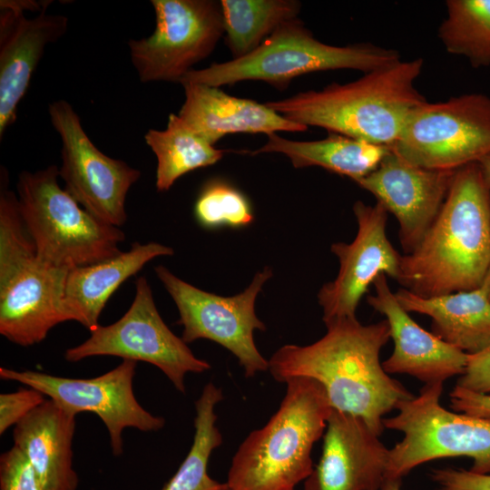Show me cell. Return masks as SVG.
<instances>
[{
	"instance_id": "1",
	"label": "cell",
	"mask_w": 490,
	"mask_h": 490,
	"mask_svg": "<svg viewBox=\"0 0 490 490\" xmlns=\"http://www.w3.org/2000/svg\"><path fill=\"white\" fill-rule=\"evenodd\" d=\"M325 325L327 333L310 345L280 347L269 359V371L281 383L298 377L315 379L332 409L363 418L379 436L384 416L414 397L380 362L390 338L388 322L363 325L355 318Z\"/></svg>"
},
{
	"instance_id": "2",
	"label": "cell",
	"mask_w": 490,
	"mask_h": 490,
	"mask_svg": "<svg viewBox=\"0 0 490 490\" xmlns=\"http://www.w3.org/2000/svg\"><path fill=\"white\" fill-rule=\"evenodd\" d=\"M490 268V190L477 162L458 168L417 247L402 255L404 289L430 298L479 288Z\"/></svg>"
},
{
	"instance_id": "3",
	"label": "cell",
	"mask_w": 490,
	"mask_h": 490,
	"mask_svg": "<svg viewBox=\"0 0 490 490\" xmlns=\"http://www.w3.org/2000/svg\"><path fill=\"white\" fill-rule=\"evenodd\" d=\"M422 58L401 59L353 82L332 83L265 103L283 117L390 148L411 113L426 102L416 87Z\"/></svg>"
},
{
	"instance_id": "4",
	"label": "cell",
	"mask_w": 490,
	"mask_h": 490,
	"mask_svg": "<svg viewBox=\"0 0 490 490\" xmlns=\"http://www.w3.org/2000/svg\"><path fill=\"white\" fill-rule=\"evenodd\" d=\"M268 423L239 446L228 472V490H295L314 466L311 451L332 410L322 385L298 377Z\"/></svg>"
},
{
	"instance_id": "5",
	"label": "cell",
	"mask_w": 490,
	"mask_h": 490,
	"mask_svg": "<svg viewBox=\"0 0 490 490\" xmlns=\"http://www.w3.org/2000/svg\"><path fill=\"white\" fill-rule=\"evenodd\" d=\"M0 176V334L30 347L43 341L59 323L69 321L64 306L71 269L54 266L36 252L8 174Z\"/></svg>"
},
{
	"instance_id": "6",
	"label": "cell",
	"mask_w": 490,
	"mask_h": 490,
	"mask_svg": "<svg viewBox=\"0 0 490 490\" xmlns=\"http://www.w3.org/2000/svg\"><path fill=\"white\" fill-rule=\"evenodd\" d=\"M400 59L397 50L370 43L344 46L322 43L296 18L279 26L246 56L193 69L180 84L220 87L254 80L282 91L293 79L309 73L349 69L365 74Z\"/></svg>"
},
{
	"instance_id": "7",
	"label": "cell",
	"mask_w": 490,
	"mask_h": 490,
	"mask_svg": "<svg viewBox=\"0 0 490 490\" xmlns=\"http://www.w3.org/2000/svg\"><path fill=\"white\" fill-rule=\"evenodd\" d=\"M58 178L54 164L18 175V207L37 255L54 266L73 269L120 254L124 233L83 209L61 188Z\"/></svg>"
},
{
	"instance_id": "8",
	"label": "cell",
	"mask_w": 490,
	"mask_h": 490,
	"mask_svg": "<svg viewBox=\"0 0 490 490\" xmlns=\"http://www.w3.org/2000/svg\"><path fill=\"white\" fill-rule=\"evenodd\" d=\"M443 384L425 385L397 405V415L383 419L385 428L404 435L389 449L386 482H401L417 466L446 457L472 458L471 471L490 474V419L446 410L439 402Z\"/></svg>"
},
{
	"instance_id": "9",
	"label": "cell",
	"mask_w": 490,
	"mask_h": 490,
	"mask_svg": "<svg viewBox=\"0 0 490 490\" xmlns=\"http://www.w3.org/2000/svg\"><path fill=\"white\" fill-rule=\"evenodd\" d=\"M407 162L432 170H457L490 154V97L466 93L426 102L408 116L389 148Z\"/></svg>"
},
{
	"instance_id": "10",
	"label": "cell",
	"mask_w": 490,
	"mask_h": 490,
	"mask_svg": "<svg viewBox=\"0 0 490 490\" xmlns=\"http://www.w3.org/2000/svg\"><path fill=\"white\" fill-rule=\"evenodd\" d=\"M154 270L178 309L185 343L201 338L218 343L237 358L246 377L269 370V360L258 350L253 334L266 329L255 313V301L272 276L270 267L257 272L245 290L231 297L200 289L162 265Z\"/></svg>"
},
{
	"instance_id": "11",
	"label": "cell",
	"mask_w": 490,
	"mask_h": 490,
	"mask_svg": "<svg viewBox=\"0 0 490 490\" xmlns=\"http://www.w3.org/2000/svg\"><path fill=\"white\" fill-rule=\"evenodd\" d=\"M78 346L66 349L68 362H79L95 356H113L143 361L157 367L175 388L185 393V376L202 373L211 365L197 358L162 320L144 277L135 282L134 299L124 315L108 326L98 325Z\"/></svg>"
},
{
	"instance_id": "12",
	"label": "cell",
	"mask_w": 490,
	"mask_h": 490,
	"mask_svg": "<svg viewBox=\"0 0 490 490\" xmlns=\"http://www.w3.org/2000/svg\"><path fill=\"white\" fill-rule=\"evenodd\" d=\"M151 4L154 30L148 37L128 41L131 62L142 83H180L224 35L220 1L152 0Z\"/></svg>"
},
{
	"instance_id": "13",
	"label": "cell",
	"mask_w": 490,
	"mask_h": 490,
	"mask_svg": "<svg viewBox=\"0 0 490 490\" xmlns=\"http://www.w3.org/2000/svg\"><path fill=\"white\" fill-rule=\"evenodd\" d=\"M48 114L61 140L59 177L64 181V190L99 220L122 226L127 220L126 197L140 179L141 171L101 152L67 101L49 103Z\"/></svg>"
},
{
	"instance_id": "14",
	"label": "cell",
	"mask_w": 490,
	"mask_h": 490,
	"mask_svg": "<svg viewBox=\"0 0 490 490\" xmlns=\"http://www.w3.org/2000/svg\"><path fill=\"white\" fill-rule=\"evenodd\" d=\"M137 362L123 359L110 371L93 378H72L34 370L0 368V377L33 387L67 412L97 415L106 426L112 452L122 454V431L126 427L140 431H158L165 419L144 409L137 401L132 382Z\"/></svg>"
},
{
	"instance_id": "15",
	"label": "cell",
	"mask_w": 490,
	"mask_h": 490,
	"mask_svg": "<svg viewBox=\"0 0 490 490\" xmlns=\"http://www.w3.org/2000/svg\"><path fill=\"white\" fill-rule=\"evenodd\" d=\"M353 212L358 222L357 235L350 243L331 244L339 270L335 279L324 284L318 293L325 324L357 318L360 299L380 274L396 281L399 277L402 255L387 238V210L377 201L368 205L357 201Z\"/></svg>"
},
{
	"instance_id": "16",
	"label": "cell",
	"mask_w": 490,
	"mask_h": 490,
	"mask_svg": "<svg viewBox=\"0 0 490 490\" xmlns=\"http://www.w3.org/2000/svg\"><path fill=\"white\" fill-rule=\"evenodd\" d=\"M52 1H0V140L17 117L46 46L68 29V17L51 15Z\"/></svg>"
},
{
	"instance_id": "17",
	"label": "cell",
	"mask_w": 490,
	"mask_h": 490,
	"mask_svg": "<svg viewBox=\"0 0 490 490\" xmlns=\"http://www.w3.org/2000/svg\"><path fill=\"white\" fill-rule=\"evenodd\" d=\"M456 171L418 167L390 150L377 169L356 183L395 216L401 248L409 254L436 220Z\"/></svg>"
},
{
	"instance_id": "18",
	"label": "cell",
	"mask_w": 490,
	"mask_h": 490,
	"mask_svg": "<svg viewBox=\"0 0 490 490\" xmlns=\"http://www.w3.org/2000/svg\"><path fill=\"white\" fill-rule=\"evenodd\" d=\"M323 442L304 490H382L389 449L363 418L332 409Z\"/></svg>"
},
{
	"instance_id": "19",
	"label": "cell",
	"mask_w": 490,
	"mask_h": 490,
	"mask_svg": "<svg viewBox=\"0 0 490 490\" xmlns=\"http://www.w3.org/2000/svg\"><path fill=\"white\" fill-rule=\"evenodd\" d=\"M373 287L368 304L386 317L394 341L393 353L382 362L387 374H407L426 385L464 373L468 354L419 326L396 299L387 275L380 274Z\"/></svg>"
},
{
	"instance_id": "20",
	"label": "cell",
	"mask_w": 490,
	"mask_h": 490,
	"mask_svg": "<svg viewBox=\"0 0 490 490\" xmlns=\"http://www.w3.org/2000/svg\"><path fill=\"white\" fill-rule=\"evenodd\" d=\"M185 99L179 117L198 135L215 145L233 133L304 132L308 127L294 122L266 103L226 93L220 87L184 83Z\"/></svg>"
},
{
	"instance_id": "21",
	"label": "cell",
	"mask_w": 490,
	"mask_h": 490,
	"mask_svg": "<svg viewBox=\"0 0 490 490\" xmlns=\"http://www.w3.org/2000/svg\"><path fill=\"white\" fill-rule=\"evenodd\" d=\"M75 416L48 398L15 426L14 446L29 462L44 490L78 488L72 450Z\"/></svg>"
},
{
	"instance_id": "22",
	"label": "cell",
	"mask_w": 490,
	"mask_h": 490,
	"mask_svg": "<svg viewBox=\"0 0 490 490\" xmlns=\"http://www.w3.org/2000/svg\"><path fill=\"white\" fill-rule=\"evenodd\" d=\"M172 254L171 247L158 242H133L129 250L122 251L115 257L71 269L64 298V306L70 320L92 331L99 325V318L108 299L122 283L149 261Z\"/></svg>"
},
{
	"instance_id": "23",
	"label": "cell",
	"mask_w": 490,
	"mask_h": 490,
	"mask_svg": "<svg viewBox=\"0 0 490 490\" xmlns=\"http://www.w3.org/2000/svg\"><path fill=\"white\" fill-rule=\"evenodd\" d=\"M395 296L406 311L430 317L432 333L465 353L475 354L490 346V299L484 284L430 298L401 288Z\"/></svg>"
},
{
	"instance_id": "24",
	"label": "cell",
	"mask_w": 490,
	"mask_h": 490,
	"mask_svg": "<svg viewBox=\"0 0 490 490\" xmlns=\"http://www.w3.org/2000/svg\"><path fill=\"white\" fill-rule=\"evenodd\" d=\"M390 149L338 133L316 141H293L277 132L267 135V142L251 155L278 152L287 156L293 167L318 166L347 176L357 182L372 172Z\"/></svg>"
},
{
	"instance_id": "25",
	"label": "cell",
	"mask_w": 490,
	"mask_h": 490,
	"mask_svg": "<svg viewBox=\"0 0 490 490\" xmlns=\"http://www.w3.org/2000/svg\"><path fill=\"white\" fill-rule=\"evenodd\" d=\"M146 144L157 161L155 186L169 191L184 174L218 162L224 152L193 132L176 113H170L164 130L150 129Z\"/></svg>"
},
{
	"instance_id": "26",
	"label": "cell",
	"mask_w": 490,
	"mask_h": 490,
	"mask_svg": "<svg viewBox=\"0 0 490 490\" xmlns=\"http://www.w3.org/2000/svg\"><path fill=\"white\" fill-rule=\"evenodd\" d=\"M224 42L238 59L256 50L279 26L299 18L296 0H220Z\"/></svg>"
},
{
	"instance_id": "27",
	"label": "cell",
	"mask_w": 490,
	"mask_h": 490,
	"mask_svg": "<svg viewBox=\"0 0 490 490\" xmlns=\"http://www.w3.org/2000/svg\"><path fill=\"white\" fill-rule=\"evenodd\" d=\"M223 399L222 390L207 383L195 402L194 436L190 451L177 472L162 490H228L208 474V465L214 449L222 443L217 426L216 406Z\"/></svg>"
},
{
	"instance_id": "28",
	"label": "cell",
	"mask_w": 490,
	"mask_h": 490,
	"mask_svg": "<svg viewBox=\"0 0 490 490\" xmlns=\"http://www.w3.org/2000/svg\"><path fill=\"white\" fill-rule=\"evenodd\" d=\"M437 35L447 53L474 68L490 66V0H447Z\"/></svg>"
},
{
	"instance_id": "29",
	"label": "cell",
	"mask_w": 490,
	"mask_h": 490,
	"mask_svg": "<svg viewBox=\"0 0 490 490\" xmlns=\"http://www.w3.org/2000/svg\"><path fill=\"white\" fill-rule=\"evenodd\" d=\"M193 211L197 221L207 229L221 226L244 227L254 219L247 197L220 179H212L203 185L196 199Z\"/></svg>"
},
{
	"instance_id": "30",
	"label": "cell",
	"mask_w": 490,
	"mask_h": 490,
	"mask_svg": "<svg viewBox=\"0 0 490 490\" xmlns=\"http://www.w3.org/2000/svg\"><path fill=\"white\" fill-rule=\"evenodd\" d=\"M0 490H44L33 467L15 446L0 457Z\"/></svg>"
},
{
	"instance_id": "31",
	"label": "cell",
	"mask_w": 490,
	"mask_h": 490,
	"mask_svg": "<svg viewBox=\"0 0 490 490\" xmlns=\"http://www.w3.org/2000/svg\"><path fill=\"white\" fill-rule=\"evenodd\" d=\"M40 391L29 387L20 388L0 395V434L3 435L12 426H16L22 419L46 399Z\"/></svg>"
},
{
	"instance_id": "32",
	"label": "cell",
	"mask_w": 490,
	"mask_h": 490,
	"mask_svg": "<svg viewBox=\"0 0 490 490\" xmlns=\"http://www.w3.org/2000/svg\"><path fill=\"white\" fill-rule=\"evenodd\" d=\"M436 490H490V474L471 470L441 468L430 473Z\"/></svg>"
},
{
	"instance_id": "33",
	"label": "cell",
	"mask_w": 490,
	"mask_h": 490,
	"mask_svg": "<svg viewBox=\"0 0 490 490\" xmlns=\"http://www.w3.org/2000/svg\"><path fill=\"white\" fill-rule=\"evenodd\" d=\"M456 386L482 394H490V346L475 354H468L464 373Z\"/></svg>"
},
{
	"instance_id": "34",
	"label": "cell",
	"mask_w": 490,
	"mask_h": 490,
	"mask_svg": "<svg viewBox=\"0 0 490 490\" xmlns=\"http://www.w3.org/2000/svg\"><path fill=\"white\" fill-rule=\"evenodd\" d=\"M450 405L456 412L490 419V394L476 393L456 385L450 393Z\"/></svg>"
},
{
	"instance_id": "35",
	"label": "cell",
	"mask_w": 490,
	"mask_h": 490,
	"mask_svg": "<svg viewBox=\"0 0 490 490\" xmlns=\"http://www.w3.org/2000/svg\"><path fill=\"white\" fill-rule=\"evenodd\" d=\"M477 163L481 170L483 179L490 190V154L483 157Z\"/></svg>"
},
{
	"instance_id": "36",
	"label": "cell",
	"mask_w": 490,
	"mask_h": 490,
	"mask_svg": "<svg viewBox=\"0 0 490 490\" xmlns=\"http://www.w3.org/2000/svg\"><path fill=\"white\" fill-rule=\"evenodd\" d=\"M382 490H401V482L400 481L386 482Z\"/></svg>"
},
{
	"instance_id": "37",
	"label": "cell",
	"mask_w": 490,
	"mask_h": 490,
	"mask_svg": "<svg viewBox=\"0 0 490 490\" xmlns=\"http://www.w3.org/2000/svg\"><path fill=\"white\" fill-rule=\"evenodd\" d=\"M483 284L485 286V289H486V291H487V295H488V298L490 299V268L486 273V276L484 279V282Z\"/></svg>"
}]
</instances>
